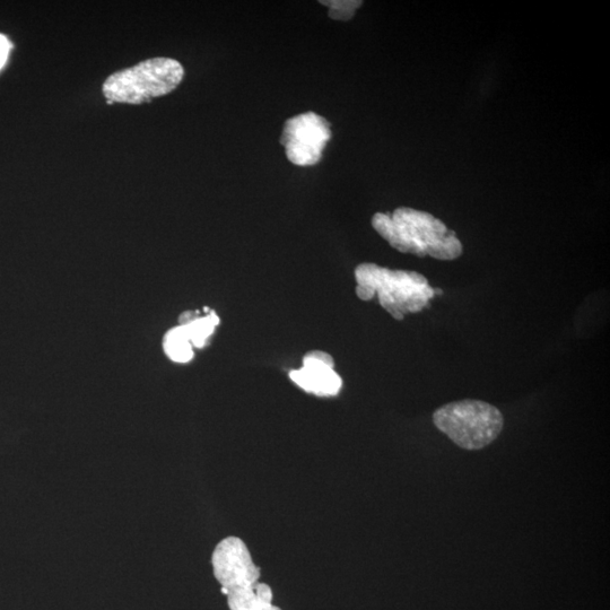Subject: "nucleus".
<instances>
[{
    "instance_id": "5",
    "label": "nucleus",
    "mask_w": 610,
    "mask_h": 610,
    "mask_svg": "<svg viewBox=\"0 0 610 610\" xmlns=\"http://www.w3.org/2000/svg\"><path fill=\"white\" fill-rule=\"evenodd\" d=\"M331 136L328 120L315 112H307L285 122L281 144L291 163L312 167L321 161Z\"/></svg>"
},
{
    "instance_id": "10",
    "label": "nucleus",
    "mask_w": 610,
    "mask_h": 610,
    "mask_svg": "<svg viewBox=\"0 0 610 610\" xmlns=\"http://www.w3.org/2000/svg\"><path fill=\"white\" fill-rule=\"evenodd\" d=\"M228 604L231 610H270L274 606L258 597L256 586L229 590Z\"/></svg>"
},
{
    "instance_id": "9",
    "label": "nucleus",
    "mask_w": 610,
    "mask_h": 610,
    "mask_svg": "<svg viewBox=\"0 0 610 610\" xmlns=\"http://www.w3.org/2000/svg\"><path fill=\"white\" fill-rule=\"evenodd\" d=\"M219 324L220 318L216 316L215 312H211L207 317H197L189 324L181 326H185L191 345L202 348L207 344L209 337L213 335Z\"/></svg>"
},
{
    "instance_id": "11",
    "label": "nucleus",
    "mask_w": 610,
    "mask_h": 610,
    "mask_svg": "<svg viewBox=\"0 0 610 610\" xmlns=\"http://www.w3.org/2000/svg\"><path fill=\"white\" fill-rule=\"evenodd\" d=\"M319 3L328 7L330 19L343 22L352 20L355 12L363 5V2L357 0H325Z\"/></svg>"
},
{
    "instance_id": "8",
    "label": "nucleus",
    "mask_w": 610,
    "mask_h": 610,
    "mask_svg": "<svg viewBox=\"0 0 610 610\" xmlns=\"http://www.w3.org/2000/svg\"><path fill=\"white\" fill-rule=\"evenodd\" d=\"M164 351L170 359L177 363H187L193 360L194 351L185 326H179L168 331L164 337Z\"/></svg>"
},
{
    "instance_id": "13",
    "label": "nucleus",
    "mask_w": 610,
    "mask_h": 610,
    "mask_svg": "<svg viewBox=\"0 0 610 610\" xmlns=\"http://www.w3.org/2000/svg\"><path fill=\"white\" fill-rule=\"evenodd\" d=\"M270 610H282L280 607L273 606Z\"/></svg>"
},
{
    "instance_id": "1",
    "label": "nucleus",
    "mask_w": 610,
    "mask_h": 610,
    "mask_svg": "<svg viewBox=\"0 0 610 610\" xmlns=\"http://www.w3.org/2000/svg\"><path fill=\"white\" fill-rule=\"evenodd\" d=\"M373 229L392 248L403 254L420 258L455 260L464 248L457 234L430 213L399 207L394 213H377L372 219Z\"/></svg>"
},
{
    "instance_id": "12",
    "label": "nucleus",
    "mask_w": 610,
    "mask_h": 610,
    "mask_svg": "<svg viewBox=\"0 0 610 610\" xmlns=\"http://www.w3.org/2000/svg\"><path fill=\"white\" fill-rule=\"evenodd\" d=\"M12 49L11 42L0 34V69H2L7 61L8 55H10V51Z\"/></svg>"
},
{
    "instance_id": "4",
    "label": "nucleus",
    "mask_w": 610,
    "mask_h": 610,
    "mask_svg": "<svg viewBox=\"0 0 610 610\" xmlns=\"http://www.w3.org/2000/svg\"><path fill=\"white\" fill-rule=\"evenodd\" d=\"M433 423L456 446L475 451L500 437L504 418L500 409L491 404L465 399L438 408L433 413Z\"/></svg>"
},
{
    "instance_id": "2",
    "label": "nucleus",
    "mask_w": 610,
    "mask_h": 610,
    "mask_svg": "<svg viewBox=\"0 0 610 610\" xmlns=\"http://www.w3.org/2000/svg\"><path fill=\"white\" fill-rule=\"evenodd\" d=\"M355 278L359 299L369 301L378 295L381 307L396 320L422 311L435 295L425 276L408 270L362 264L356 267Z\"/></svg>"
},
{
    "instance_id": "6",
    "label": "nucleus",
    "mask_w": 610,
    "mask_h": 610,
    "mask_svg": "<svg viewBox=\"0 0 610 610\" xmlns=\"http://www.w3.org/2000/svg\"><path fill=\"white\" fill-rule=\"evenodd\" d=\"M212 564L216 580L228 591L255 587L260 578V569L252 561L246 543L238 537L225 538L215 547Z\"/></svg>"
},
{
    "instance_id": "7",
    "label": "nucleus",
    "mask_w": 610,
    "mask_h": 610,
    "mask_svg": "<svg viewBox=\"0 0 610 610\" xmlns=\"http://www.w3.org/2000/svg\"><path fill=\"white\" fill-rule=\"evenodd\" d=\"M290 378L295 385L320 397L336 396L343 385L334 370L333 357L320 351L305 355L302 369L292 371Z\"/></svg>"
},
{
    "instance_id": "3",
    "label": "nucleus",
    "mask_w": 610,
    "mask_h": 610,
    "mask_svg": "<svg viewBox=\"0 0 610 610\" xmlns=\"http://www.w3.org/2000/svg\"><path fill=\"white\" fill-rule=\"evenodd\" d=\"M183 77L185 69L178 60L152 58L112 74L102 90L110 104H142L173 92Z\"/></svg>"
}]
</instances>
